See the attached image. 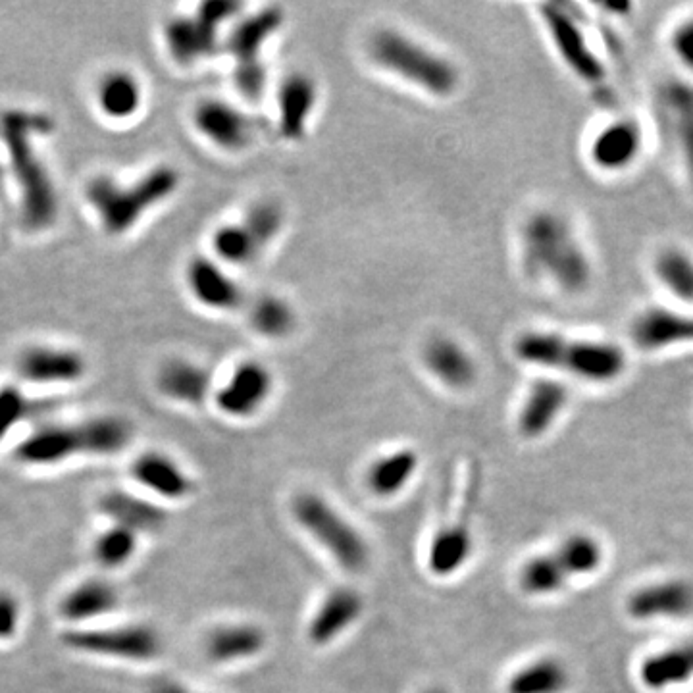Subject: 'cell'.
Here are the masks:
<instances>
[{"instance_id":"1","label":"cell","mask_w":693,"mask_h":693,"mask_svg":"<svg viewBox=\"0 0 693 693\" xmlns=\"http://www.w3.org/2000/svg\"><path fill=\"white\" fill-rule=\"evenodd\" d=\"M522 266L530 278L565 297H584L597 282V262L578 224L559 208L534 210L520 228Z\"/></svg>"},{"instance_id":"2","label":"cell","mask_w":693,"mask_h":693,"mask_svg":"<svg viewBox=\"0 0 693 693\" xmlns=\"http://www.w3.org/2000/svg\"><path fill=\"white\" fill-rule=\"evenodd\" d=\"M513 351L528 366L599 387L624 380L634 355L626 343L611 337L557 330H528L516 337Z\"/></svg>"},{"instance_id":"3","label":"cell","mask_w":693,"mask_h":693,"mask_svg":"<svg viewBox=\"0 0 693 693\" xmlns=\"http://www.w3.org/2000/svg\"><path fill=\"white\" fill-rule=\"evenodd\" d=\"M49 122L26 110L0 114V139L18 187L20 214L29 230L41 231L58 218V195L49 168L37 147V137L47 133Z\"/></svg>"},{"instance_id":"4","label":"cell","mask_w":693,"mask_h":693,"mask_svg":"<svg viewBox=\"0 0 693 693\" xmlns=\"http://www.w3.org/2000/svg\"><path fill=\"white\" fill-rule=\"evenodd\" d=\"M180 187L178 168L156 164L131 181L97 174L85 183L83 197L106 235L124 237L158 206L168 203Z\"/></svg>"},{"instance_id":"5","label":"cell","mask_w":693,"mask_h":693,"mask_svg":"<svg viewBox=\"0 0 693 693\" xmlns=\"http://www.w3.org/2000/svg\"><path fill=\"white\" fill-rule=\"evenodd\" d=\"M539 18L553 51L572 77L588 87L599 101H611L613 68L609 37L597 35L595 26L576 6L563 2L541 4Z\"/></svg>"},{"instance_id":"6","label":"cell","mask_w":693,"mask_h":693,"mask_svg":"<svg viewBox=\"0 0 693 693\" xmlns=\"http://www.w3.org/2000/svg\"><path fill=\"white\" fill-rule=\"evenodd\" d=\"M133 428L122 416H95L79 424H47L18 445L26 464H58L76 455H116L128 447Z\"/></svg>"},{"instance_id":"7","label":"cell","mask_w":693,"mask_h":693,"mask_svg":"<svg viewBox=\"0 0 693 693\" xmlns=\"http://www.w3.org/2000/svg\"><path fill=\"white\" fill-rule=\"evenodd\" d=\"M368 52L378 68L432 97H451L461 85L459 68L449 58L397 29L374 33Z\"/></svg>"},{"instance_id":"8","label":"cell","mask_w":693,"mask_h":693,"mask_svg":"<svg viewBox=\"0 0 693 693\" xmlns=\"http://www.w3.org/2000/svg\"><path fill=\"white\" fill-rule=\"evenodd\" d=\"M651 124L693 195V77L674 74L657 83Z\"/></svg>"},{"instance_id":"9","label":"cell","mask_w":693,"mask_h":693,"mask_svg":"<svg viewBox=\"0 0 693 693\" xmlns=\"http://www.w3.org/2000/svg\"><path fill=\"white\" fill-rule=\"evenodd\" d=\"M647 124L640 116L615 112L603 118L586 141L591 170L603 178L630 176L647 153Z\"/></svg>"},{"instance_id":"10","label":"cell","mask_w":693,"mask_h":693,"mask_svg":"<svg viewBox=\"0 0 693 693\" xmlns=\"http://www.w3.org/2000/svg\"><path fill=\"white\" fill-rule=\"evenodd\" d=\"M297 522L332 555L337 565L359 572L368 563V545L359 532L314 493H303L293 503Z\"/></svg>"},{"instance_id":"11","label":"cell","mask_w":693,"mask_h":693,"mask_svg":"<svg viewBox=\"0 0 693 693\" xmlns=\"http://www.w3.org/2000/svg\"><path fill=\"white\" fill-rule=\"evenodd\" d=\"M626 345L634 355L693 351V308L655 303L640 308L628 324Z\"/></svg>"},{"instance_id":"12","label":"cell","mask_w":693,"mask_h":693,"mask_svg":"<svg viewBox=\"0 0 693 693\" xmlns=\"http://www.w3.org/2000/svg\"><path fill=\"white\" fill-rule=\"evenodd\" d=\"M70 649L128 661H151L162 653V640L153 628L143 624L72 630L64 636Z\"/></svg>"},{"instance_id":"13","label":"cell","mask_w":693,"mask_h":693,"mask_svg":"<svg viewBox=\"0 0 693 693\" xmlns=\"http://www.w3.org/2000/svg\"><path fill=\"white\" fill-rule=\"evenodd\" d=\"M195 131L212 147L226 153L245 151L257 133L255 120L222 99H203L191 112Z\"/></svg>"},{"instance_id":"14","label":"cell","mask_w":693,"mask_h":693,"mask_svg":"<svg viewBox=\"0 0 693 693\" xmlns=\"http://www.w3.org/2000/svg\"><path fill=\"white\" fill-rule=\"evenodd\" d=\"M16 374L31 385L76 384L87 374V360L72 347L37 343L18 355Z\"/></svg>"},{"instance_id":"15","label":"cell","mask_w":693,"mask_h":693,"mask_svg":"<svg viewBox=\"0 0 693 693\" xmlns=\"http://www.w3.org/2000/svg\"><path fill=\"white\" fill-rule=\"evenodd\" d=\"M272 391V372L257 360H243L214 393V403L218 411L230 418H251L266 405Z\"/></svg>"},{"instance_id":"16","label":"cell","mask_w":693,"mask_h":693,"mask_svg":"<svg viewBox=\"0 0 693 693\" xmlns=\"http://www.w3.org/2000/svg\"><path fill=\"white\" fill-rule=\"evenodd\" d=\"M222 29L208 24L201 14H178L164 22L162 41L168 56L181 68H193L222 51Z\"/></svg>"},{"instance_id":"17","label":"cell","mask_w":693,"mask_h":693,"mask_svg":"<svg viewBox=\"0 0 693 693\" xmlns=\"http://www.w3.org/2000/svg\"><path fill=\"white\" fill-rule=\"evenodd\" d=\"M626 613L638 622L682 620L693 615V584L684 578H667L645 584L626 597Z\"/></svg>"},{"instance_id":"18","label":"cell","mask_w":693,"mask_h":693,"mask_svg":"<svg viewBox=\"0 0 693 693\" xmlns=\"http://www.w3.org/2000/svg\"><path fill=\"white\" fill-rule=\"evenodd\" d=\"M283 22L285 14L280 6H264L253 14L239 16L222 39V51L231 56L233 68L264 64L262 51L278 35Z\"/></svg>"},{"instance_id":"19","label":"cell","mask_w":693,"mask_h":693,"mask_svg":"<svg viewBox=\"0 0 693 693\" xmlns=\"http://www.w3.org/2000/svg\"><path fill=\"white\" fill-rule=\"evenodd\" d=\"M185 285L189 295L206 310L231 312L245 301L243 287L216 258H191L185 268Z\"/></svg>"},{"instance_id":"20","label":"cell","mask_w":693,"mask_h":693,"mask_svg":"<svg viewBox=\"0 0 693 693\" xmlns=\"http://www.w3.org/2000/svg\"><path fill=\"white\" fill-rule=\"evenodd\" d=\"M570 403V389L557 376L536 378L524 395L516 426L520 436L538 439L545 436L563 416Z\"/></svg>"},{"instance_id":"21","label":"cell","mask_w":693,"mask_h":693,"mask_svg":"<svg viewBox=\"0 0 693 693\" xmlns=\"http://www.w3.org/2000/svg\"><path fill=\"white\" fill-rule=\"evenodd\" d=\"M651 280L665 295V303L693 308V249L682 243L661 245L649 260Z\"/></svg>"},{"instance_id":"22","label":"cell","mask_w":693,"mask_h":693,"mask_svg":"<svg viewBox=\"0 0 693 693\" xmlns=\"http://www.w3.org/2000/svg\"><path fill=\"white\" fill-rule=\"evenodd\" d=\"M318 103V87L303 72L283 77L276 95V120L283 139L301 141L307 135L312 114Z\"/></svg>"},{"instance_id":"23","label":"cell","mask_w":693,"mask_h":693,"mask_svg":"<svg viewBox=\"0 0 693 693\" xmlns=\"http://www.w3.org/2000/svg\"><path fill=\"white\" fill-rule=\"evenodd\" d=\"M97 112L110 124H128L135 120L145 104L141 79L124 68L106 70L95 83Z\"/></svg>"},{"instance_id":"24","label":"cell","mask_w":693,"mask_h":693,"mask_svg":"<svg viewBox=\"0 0 693 693\" xmlns=\"http://www.w3.org/2000/svg\"><path fill=\"white\" fill-rule=\"evenodd\" d=\"M422 362L437 382L449 389H468L478 376V368L470 351L457 339L447 335H436L426 341L422 349Z\"/></svg>"},{"instance_id":"25","label":"cell","mask_w":693,"mask_h":693,"mask_svg":"<svg viewBox=\"0 0 693 693\" xmlns=\"http://www.w3.org/2000/svg\"><path fill=\"white\" fill-rule=\"evenodd\" d=\"M638 676L649 692H667L690 684L693 680V640L647 655L638 668Z\"/></svg>"},{"instance_id":"26","label":"cell","mask_w":693,"mask_h":693,"mask_svg":"<svg viewBox=\"0 0 693 693\" xmlns=\"http://www.w3.org/2000/svg\"><path fill=\"white\" fill-rule=\"evenodd\" d=\"M156 389L170 401L199 407L212 393V376L193 360L170 359L156 372Z\"/></svg>"},{"instance_id":"27","label":"cell","mask_w":693,"mask_h":693,"mask_svg":"<svg viewBox=\"0 0 693 693\" xmlns=\"http://www.w3.org/2000/svg\"><path fill=\"white\" fill-rule=\"evenodd\" d=\"M362 597L351 588H337L326 595L308 624V640L326 645L339 638L362 615Z\"/></svg>"},{"instance_id":"28","label":"cell","mask_w":693,"mask_h":693,"mask_svg":"<svg viewBox=\"0 0 693 693\" xmlns=\"http://www.w3.org/2000/svg\"><path fill=\"white\" fill-rule=\"evenodd\" d=\"M135 482L166 499H183L193 491V482L178 462L162 453H145L131 464Z\"/></svg>"},{"instance_id":"29","label":"cell","mask_w":693,"mask_h":693,"mask_svg":"<svg viewBox=\"0 0 693 693\" xmlns=\"http://www.w3.org/2000/svg\"><path fill=\"white\" fill-rule=\"evenodd\" d=\"M472 553V532L468 526V509L457 520L443 524L430 545L428 565L436 576H451L461 570Z\"/></svg>"},{"instance_id":"30","label":"cell","mask_w":693,"mask_h":693,"mask_svg":"<svg viewBox=\"0 0 693 693\" xmlns=\"http://www.w3.org/2000/svg\"><path fill=\"white\" fill-rule=\"evenodd\" d=\"M266 645V634L255 624H228L212 630L206 653L214 663H233L258 655Z\"/></svg>"},{"instance_id":"31","label":"cell","mask_w":693,"mask_h":693,"mask_svg":"<svg viewBox=\"0 0 693 693\" xmlns=\"http://www.w3.org/2000/svg\"><path fill=\"white\" fill-rule=\"evenodd\" d=\"M101 511L116 526L128 528L131 532H154L160 530L166 514L143 497L129 495L126 491H110L101 499Z\"/></svg>"},{"instance_id":"32","label":"cell","mask_w":693,"mask_h":693,"mask_svg":"<svg viewBox=\"0 0 693 693\" xmlns=\"http://www.w3.org/2000/svg\"><path fill=\"white\" fill-rule=\"evenodd\" d=\"M120 603L116 588L104 580H89L70 591L62 603L60 613L72 622H87L97 616L112 613Z\"/></svg>"},{"instance_id":"33","label":"cell","mask_w":693,"mask_h":693,"mask_svg":"<svg viewBox=\"0 0 693 693\" xmlns=\"http://www.w3.org/2000/svg\"><path fill=\"white\" fill-rule=\"evenodd\" d=\"M570 684L565 663L557 657H541L509 678L507 693H563Z\"/></svg>"},{"instance_id":"34","label":"cell","mask_w":693,"mask_h":693,"mask_svg":"<svg viewBox=\"0 0 693 693\" xmlns=\"http://www.w3.org/2000/svg\"><path fill=\"white\" fill-rule=\"evenodd\" d=\"M418 468V455L412 449H399L380 457L368 470V488L378 497H391L405 488Z\"/></svg>"},{"instance_id":"35","label":"cell","mask_w":693,"mask_h":693,"mask_svg":"<svg viewBox=\"0 0 693 693\" xmlns=\"http://www.w3.org/2000/svg\"><path fill=\"white\" fill-rule=\"evenodd\" d=\"M551 553L565 570L570 582L574 578L590 576L597 572L605 559L603 545L590 534H572L563 539Z\"/></svg>"},{"instance_id":"36","label":"cell","mask_w":693,"mask_h":693,"mask_svg":"<svg viewBox=\"0 0 693 693\" xmlns=\"http://www.w3.org/2000/svg\"><path fill=\"white\" fill-rule=\"evenodd\" d=\"M210 249L214 255L212 258L224 266H249L262 255L255 239L241 222H228L212 231Z\"/></svg>"},{"instance_id":"37","label":"cell","mask_w":693,"mask_h":693,"mask_svg":"<svg viewBox=\"0 0 693 693\" xmlns=\"http://www.w3.org/2000/svg\"><path fill=\"white\" fill-rule=\"evenodd\" d=\"M251 328L266 339H282L293 332L297 316L293 307L278 295H262L249 308Z\"/></svg>"},{"instance_id":"38","label":"cell","mask_w":693,"mask_h":693,"mask_svg":"<svg viewBox=\"0 0 693 693\" xmlns=\"http://www.w3.org/2000/svg\"><path fill=\"white\" fill-rule=\"evenodd\" d=\"M520 588L528 595L545 597L565 590L570 584L568 576L563 572V568L555 561V557L549 553H541L526 561L520 570Z\"/></svg>"},{"instance_id":"39","label":"cell","mask_w":693,"mask_h":693,"mask_svg":"<svg viewBox=\"0 0 693 693\" xmlns=\"http://www.w3.org/2000/svg\"><path fill=\"white\" fill-rule=\"evenodd\" d=\"M239 222L247 228L251 237L255 239L258 249L264 253L283 230L285 214H283L282 206L276 201H258L247 208V212L243 214Z\"/></svg>"},{"instance_id":"40","label":"cell","mask_w":693,"mask_h":693,"mask_svg":"<svg viewBox=\"0 0 693 693\" xmlns=\"http://www.w3.org/2000/svg\"><path fill=\"white\" fill-rule=\"evenodd\" d=\"M668 56L676 66V74L693 77V8L682 12L670 27L665 37Z\"/></svg>"},{"instance_id":"41","label":"cell","mask_w":693,"mask_h":693,"mask_svg":"<svg viewBox=\"0 0 693 693\" xmlns=\"http://www.w3.org/2000/svg\"><path fill=\"white\" fill-rule=\"evenodd\" d=\"M137 536L128 528L114 526L103 532L95 543V557L106 568H118L126 565L135 555Z\"/></svg>"},{"instance_id":"42","label":"cell","mask_w":693,"mask_h":693,"mask_svg":"<svg viewBox=\"0 0 693 693\" xmlns=\"http://www.w3.org/2000/svg\"><path fill=\"white\" fill-rule=\"evenodd\" d=\"M31 412V403L16 385L0 387V439L8 436Z\"/></svg>"},{"instance_id":"43","label":"cell","mask_w":693,"mask_h":693,"mask_svg":"<svg viewBox=\"0 0 693 693\" xmlns=\"http://www.w3.org/2000/svg\"><path fill=\"white\" fill-rule=\"evenodd\" d=\"M233 85L243 99L258 101L264 95L266 85H268L266 64L233 68Z\"/></svg>"},{"instance_id":"44","label":"cell","mask_w":693,"mask_h":693,"mask_svg":"<svg viewBox=\"0 0 693 693\" xmlns=\"http://www.w3.org/2000/svg\"><path fill=\"white\" fill-rule=\"evenodd\" d=\"M20 624V603L8 591H0V640L16 636Z\"/></svg>"},{"instance_id":"45","label":"cell","mask_w":693,"mask_h":693,"mask_svg":"<svg viewBox=\"0 0 693 693\" xmlns=\"http://www.w3.org/2000/svg\"><path fill=\"white\" fill-rule=\"evenodd\" d=\"M151 693H191L185 686H181L180 682H174V680H160L156 682L153 688H151Z\"/></svg>"},{"instance_id":"46","label":"cell","mask_w":693,"mask_h":693,"mask_svg":"<svg viewBox=\"0 0 693 693\" xmlns=\"http://www.w3.org/2000/svg\"><path fill=\"white\" fill-rule=\"evenodd\" d=\"M424 693H447L443 688H428Z\"/></svg>"}]
</instances>
